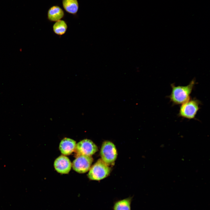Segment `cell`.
<instances>
[{"mask_svg":"<svg viewBox=\"0 0 210 210\" xmlns=\"http://www.w3.org/2000/svg\"><path fill=\"white\" fill-rule=\"evenodd\" d=\"M68 27L66 21L61 20L55 22L52 26V30L55 34L60 36L66 33Z\"/></svg>","mask_w":210,"mask_h":210,"instance_id":"cell-11","label":"cell"},{"mask_svg":"<svg viewBox=\"0 0 210 210\" xmlns=\"http://www.w3.org/2000/svg\"><path fill=\"white\" fill-rule=\"evenodd\" d=\"M200 102L196 99H190L181 104L178 115L188 119L195 118L200 108Z\"/></svg>","mask_w":210,"mask_h":210,"instance_id":"cell-3","label":"cell"},{"mask_svg":"<svg viewBox=\"0 0 210 210\" xmlns=\"http://www.w3.org/2000/svg\"><path fill=\"white\" fill-rule=\"evenodd\" d=\"M132 200V197H129L116 201L113 206V210H131Z\"/></svg>","mask_w":210,"mask_h":210,"instance_id":"cell-12","label":"cell"},{"mask_svg":"<svg viewBox=\"0 0 210 210\" xmlns=\"http://www.w3.org/2000/svg\"><path fill=\"white\" fill-rule=\"evenodd\" d=\"M64 16L62 9L58 5H53L48 9L47 14L48 20L50 22H56L61 20Z\"/></svg>","mask_w":210,"mask_h":210,"instance_id":"cell-9","label":"cell"},{"mask_svg":"<svg viewBox=\"0 0 210 210\" xmlns=\"http://www.w3.org/2000/svg\"><path fill=\"white\" fill-rule=\"evenodd\" d=\"M195 84L194 80H192L187 85L175 86L171 85L172 91L169 96L170 101L174 105L182 104L190 99V95Z\"/></svg>","mask_w":210,"mask_h":210,"instance_id":"cell-1","label":"cell"},{"mask_svg":"<svg viewBox=\"0 0 210 210\" xmlns=\"http://www.w3.org/2000/svg\"><path fill=\"white\" fill-rule=\"evenodd\" d=\"M63 7L67 13L76 15L79 9V3L78 0H62Z\"/></svg>","mask_w":210,"mask_h":210,"instance_id":"cell-10","label":"cell"},{"mask_svg":"<svg viewBox=\"0 0 210 210\" xmlns=\"http://www.w3.org/2000/svg\"><path fill=\"white\" fill-rule=\"evenodd\" d=\"M76 145V141L73 139L65 138L61 141L59 148L62 154L69 155L74 151Z\"/></svg>","mask_w":210,"mask_h":210,"instance_id":"cell-8","label":"cell"},{"mask_svg":"<svg viewBox=\"0 0 210 210\" xmlns=\"http://www.w3.org/2000/svg\"><path fill=\"white\" fill-rule=\"evenodd\" d=\"M93 159L91 156L81 155L76 157L72 164L73 169L79 173H84L89 170Z\"/></svg>","mask_w":210,"mask_h":210,"instance_id":"cell-6","label":"cell"},{"mask_svg":"<svg viewBox=\"0 0 210 210\" xmlns=\"http://www.w3.org/2000/svg\"><path fill=\"white\" fill-rule=\"evenodd\" d=\"M97 150V146L92 141L85 139L76 144L74 152L76 157L81 155L91 156Z\"/></svg>","mask_w":210,"mask_h":210,"instance_id":"cell-5","label":"cell"},{"mask_svg":"<svg viewBox=\"0 0 210 210\" xmlns=\"http://www.w3.org/2000/svg\"><path fill=\"white\" fill-rule=\"evenodd\" d=\"M111 171L109 166L100 159L90 167L88 177L90 180L99 181L108 176Z\"/></svg>","mask_w":210,"mask_h":210,"instance_id":"cell-2","label":"cell"},{"mask_svg":"<svg viewBox=\"0 0 210 210\" xmlns=\"http://www.w3.org/2000/svg\"><path fill=\"white\" fill-rule=\"evenodd\" d=\"M101 159L107 165L114 164L118 155L115 145L111 142L106 141L102 145L100 151Z\"/></svg>","mask_w":210,"mask_h":210,"instance_id":"cell-4","label":"cell"},{"mask_svg":"<svg viewBox=\"0 0 210 210\" xmlns=\"http://www.w3.org/2000/svg\"><path fill=\"white\" fill-rule=\"evenodd\" d=\"M54 165L55 170L62 174H68L72 167L71 163L69 158L62 155L55 159Z\"/></svg>","mask_w":210,"mask_h":210,"instance_id":"cell-7","label":"cell"}]
</instances>
